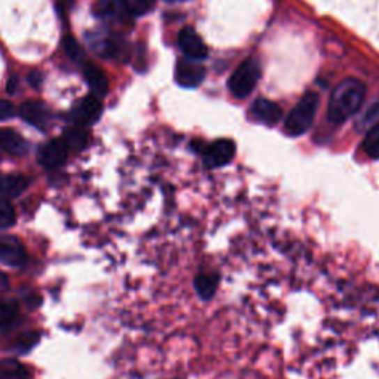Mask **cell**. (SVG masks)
Listing matches in <instances>:
<instances>
[{
    "mask_svg": "<svg viewBox=\"0 0 379 379\" xmlns=\"http://www.w3.org/2000/svg\"><path fill=\"white\" fill-rule=\"evenodd\" d=\"M235 154V144L231 139H218L203 150V162L208 168H221L229 164Z\"/></svg>",
    "mask_w": 379,
    "mask_h": 379,
    "instance_id": "4",
    "label": "cell"
},
{
    "mask_svg": "<svg viewBox=\"0 0 379 379\" xmlns=\"http://www.w3.org/2000/svg\"><path fill=\"white\" fill-rule=\"evenodd\" d=\"M379 123V102L372 105L369 110H367L363 117L359 121V129H363V130H369L371 127L376 126Z\"/></svg>",
    "mask_w": 379,
    "mask_h": 379,
    "instance_id": "23",
    "label": "cell"
},
{
    "mask_svg": "<svg viewBox=\"0 0 379 379\" xmlns=\"http://www.w3.org/2000/svg\"><path fill=\"white\" fill-rule=\"evenodd\" d=\"M63 141L65 142L68 151H80V150H83L86 147L88 134H86V130L83 129L82 126L70 127V129H67V132L64 134Z\"/></svg>",
    "mask_w": 379,
    "mask_h": 379,
    "instance_id": "18",
    "label": "cell"
},
{
    "mask_svg": "<svg viewBox=\"0 0 379 379\" xmlns=\"http://www.w3.org/2000/svg\"><path fill=\"white\" fill-rule=\"evenodd\" d=\"M21 116L33 126H42L47 121V109L40 101H27L21 105Z\"/></svg>",
    "mask_w": 379,
    "mask_h": 379,
    "instance_id": "12",
    "label": "cell"
},
{
    "mask_svg": "<svg viewBox=\"0 0 379 379\" xmlns=\"http://www.w3.org/2000/svg\"><path fill=\"white\" fill-rule=\"evenodd\" d=\"M27 187V180L22 175H6L0 178V193L17 197Z\"/></svg>",
    "mask_w": 379,
    "mask_h": 379,
    "instance_id": "16",
    "label": "cell"
},
{
    "mask_svg": "<svg viewBox=\"0 0 379 379\" xmlns=\"http://www.w3.org/2000/svg\"><path fill=\"white\" fill-rule=\"evenodd\" d=\"M64 49H65V52H67L71 58H73V59H76V58L80 56V47H79L77 42H76L73 38H71V36H68V38H65V40H64Z\"/></svg>",
    "mask_w": 379,
    "mask_h": 379,
    "instance_id": "25",
    "label": "cell"
},
{
    "mask_svg": "<svg viewBox=\"0 0 379 379\" xmlns=\"http://www.w3.org/2000/svg\"><path fill=\"white\" fill-rule=\"evenodd\" d=\"M0 263L15 267L26 263V251L15 237L0 234Z\"/></svg>",
    "mask_w": 379,
    "mask_h": 379,
    "instance_id": "7",
    "label": "cell"
},
{
    "mask_svg": "<svg viewBox=\"0 0 379 379\" xmlns=\"http://www.w3.org/2000/svg\"><path fill=\"white\" fill-rule=\"evenodd\" d=\"M178 43H180L181 51L187 58L192 59H203L208 56V47L205 42L201 40L200 36L190 27H185L181 30L180 38H178Z\"/></svg>",
    "mask_w": 379,
    "mask_h": 379,
    "instance_id": "6",
    "label": "cell"
},
{
    "mask_svg": "<svg viewBox=\"0 0 379 379\" xmlns=\"http://www.w3.org/2000/svg\"><path fill=\"white\" fill-rule=\"evenodd\" d=\"M251 114L255 121L264 125H274L281 117V109L276 102L268 100H258L251 107Z\"/></svg>",
    "mask_w": 379,
    "mask_h": 379,
    "instance_id": "10",
    "label": "cell"
},
{
    "mask_svg": "<svg viewBox=\"0 0 379 379\" xmlns=\"http://www.w3.org/2000/svg\"><path fill=\"white\" fill-rule=\"evenodd\" d=\"M18 316V307L15 302L0 301V327L10 325Z\"/></svg>",
    "mask_w": 379,
    "mask_h": 379,
    "instance_id": "21",
    "label": "cell"
},
{
    "mask_svg": "<svg viewBox=\"0 0 379 379\" xmlns=\"http://www.w3.org/2000/svg\"><path fill=\"white\" fill-rule=\"evenodd\" d=\"M101 113H102V104L100 101V97H97V95H89V97H86L85 100L79 102L77 109L75 111V117H76V122L80 126H88L98 122Z\"/></svg>",
    "mask_w": 379,
    "mask_h": 379,
    "instance_id": "8",
    "label": "cell"
},
{
    "mask_svg": "<svg viewBox=\"0 0 379 379\" xmlns=\"http://www.w3.org/2000/svg\"><path fill=\"white\" fill-rule=\"evenodd\" d=\"M205 68L199 64L197 59L184 58L176 65V82L184 88H196L205 79Z\"/></svg>",
    "mask_w": 379,
    "mask_h": 379,
    "instance_id": "5",
    "label": "cell"
},
{
    "mask_svg": "<svg viewBox=\"0 0 379 379\" xmlns=\"http://www.w3.org/2000/svg\"><path fill=\"white\" fill-rule=\"evenodd\" d=\"M15 224V209L6 199H0V229H9Z\"/></svg>",
    "mask_w": 379,
    "mask_h": 379,
    "instance_id": "20",
    "label": "cell"
},
{
    "mask_svg": "<svg viewBox=\"0 0 379 379\" xmlns=\"http://www.w3.org/2000/svg\"><path fill=\"white\" fill-rule=\"evenodd\" d=\"M154 2H156V0H125V5L130 14L141 17V15H146L147 12L151 10V8L154 6Z\"/></svg>",
    "mask_w": 379,
    "mask_h": 379,
    "instance_id": "22",
    "label": "cell"
},
{
    "mask_svg": "<svg viewBox=\"0 0 379 379\" xmlns=\"http://www.w3.org/2000/svg\"><path fill=\"white\" fill-rule=\"evenodd\" d=\"M362 147L371 159H379V123L367 130Z\"/></svg>",
    "mask_w": 379,
    "mask_h": 379,
    "instance_id": "19",
    "label": "cell"
},
{
    "mask_svg": "<svg viewBox=\"0 0 379 379\" xmlns=\"http://www.w3.org/2000/svg\"><path fill=\"white\" fill-rule=\"evenodd\" d=\"M126 9L125 0H97L95 3V14L100 18H114Z\"/></svg>",
    "mask_w": 379,
    "mask_h": 379,
    "instance_id": "17",
    "label": "cell"
},
{
    "mask_svg": "<svg viewBox=\"0 0 379 379\" xmlns=\"http://www.w3.org/2000/svg\"><path fill=\"white\" fill-rule=\"evenodd\" d=\"M261 77V68L255 59H247L235 68L229 80V88L235 98H246L255 89Z\"/></svg>",
    "mask_w": 379,
    "mask_h": 379,
    "instance_id": "3",
    "label": "cell"
},
{
    "mask_svg": "<svg viewBox=\"0 0 379 379\" xmlns=\"http://www.w3.org/2000/svg\"><path fill=\"white\" fill-rule=\"evenodd\" d=\"M366 88L357 79H346L334 89L329 100L327 117L332 123H343L360 110Z\"/></svg>",
    "mask_w": 379,
    "mask_h": 379,
    "instance_id": "1",
    "label": "cell"
},
{
    "mask_svg": "<svg viewBox=\"0 0 379 379\" xmlns=\"http://www.w3.org/2000/svg\"><path fill=\"white\" fill-rule=\"evenodd\" d=\"M0 379H31L26 366L14 359L0 360Z\"/></svg>",
    "mask_w": 379,
    "mask_h": 379,
    "instance_id": "15",
    "label": "cell"
},
{
    "mask_svg": "<svg viewBox=\"0 0 379 379\" xmlns=\"http://www.w3.org/2000/svg\"><path fill=\"white\" fill-rule=\"evenodd\" d=\"M15 107L10 101L0 100V121H8L9 117L14 116Z\"/></svg>",
    "mask_w": 379,
    "mask_h": 379,
    "instance_id": "26",
    "label": "cell"
},
{
    "mask_svg": "<svg viewBox=\"0 0 379 379\" xmlns=\"http://www.w3.org/2000/svg\"><path fill=\"white\" fill-rule=\"evenodd\" d=\"M318 95L314 92H308L302 100L293 107V110L284 122V129L291 137H300L305 134L311 127L316 113L318 109Z\"/></svg>",
    "mask_w": 379,
    "mask_h": 379,
    "instance_id": "2",
    "label": "cell"
},
{
    "mask_svg": "<svg viewBox=\"0 0 379 379\" xmlns=\"http://www.w3.org/2000/svg\"><path fill=\"white\" fill-rule=\"evenodd\" d=\"M36 342H38V334H34V332H27V334H22L18 337L15 347L20 353H27Z\"/></svg>",
    "mask_w": 379,
    "mask_h": 379,
    "instance_id": "24",
    "label": "cell"
},
{
    "mask_svg": "<svg viewBox=\"0 0 379 379\" xmlns=\"http://www.w3.org/2000/svg\"><path fill=\"white\" fill-rule=\"evenodd\" d=\"M0 148L12 156H22L27 150V142L15 130L3 127L0 129Z\"/></svg>",
    "mask_w": 379,
    "mask_h": 379,
    "instance_id": "11",
    "label": "cell"
},
{
    "mask_svg": "<svg viewBox=\"0 0 379 379\" xmlns=\"http://www.w3.org/2000/svg\"><path fill=\"white\" fill-rule=\"evenodd\" d=\"M85 77L89 86L97 97H102L109 91V79L104 75V71L93 64H88L85 67Z\"/></svg>",
    "mask_w": 379,
    "mask_h": 379,
    "instance_id": "14",
    "label": "cell"
},
{
    "mask_svg": "<svg viewBox=\"0 0 379 379\" xmlns=\"http://www.w3.org/2000/svg\"><path fill=\"white\" fill-rule=\"evenodd\" d=\"M218 283H219V276L217 274V272L205 271V272H200L199 276H196L194 288L201 300H210L217 292Z\"/></svg>",
    "mask_w": 379,
    "mask_h": 379,
    "instance_id": "13",
    "label": "cell"
},
{
    "mask_svg": "<svg viewBox=\"0 0 379 379\" xmlns=\"http://www.w3.org/2000/svg\"><path fill=\"white\" fill-rule=\"evenodd\" d=\"M68 156V148L63 139H52L40 150V162L46 168H58Z\"/></svg>",
    "mask_w": 379,
    "mask_h": 379,
    "instance_id": "9",
    "label": "cell"
},
{
    "mask_svg": "<svg viewBox=\"0 0 379 379\" xmlns=\"http://www.w3.org/2000/svg\"><path fill=\"white\" fill-rule=\"evenodd\" d=\"M8 286H9V279L5 272L0 271V292L5 291Z\"/></svg>",
    "mask_w": 379,
    "mask_h": 379,
    "instance_id": "27",
    "label": "cell"
}]
</instances>
